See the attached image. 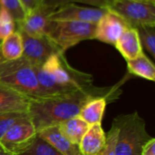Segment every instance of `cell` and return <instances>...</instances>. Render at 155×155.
<instances>
[{"instance_id":"obj_1","label":"cell","mask_w":155,"mask_h":155,"mask_svg":"<svg viewBox=\"0 0 155 155\" xmlns=\"http://www.w3.org/2000/svg\"><path fill=\"white\" fill-rule=\"evenodd\" d=\"M113 94L104 88L79 90L74 93L30 98L28 105V115L35 126L36 133L78 116L84 104L97 96H108Z\"/></svg>"},{"instance_id":"obj_2","label":"cell","mask_w":155,"mask_h":155,"mask_svg":"<svg viewBox=\"0 0 155 155\" xmlns=\"http://www.w3.org/2000/svg\"><path fill=\"white\" fill-rule=\"evenodd\" d=\"M34 68L45 96L70 94L93 86V76L73 68L64 53L53 54L42 65Z\"/></svg>"},{"instance_id":"obj_3","label":"cell","mask_w":155,"mask_h":155,"mask_svg":"<svg viewBox=\"0 0 155 155\" xmlns=\"http://www.w3.org/2000/svg\"><path fill=\"white\" fill-rule=\"evenodd\" d=\"M114 122L118 127L116 155H142L145 144L153 138L146 131L144 120L134 112L120 115Z\"/></svg>"},{"instance_id":"obj_4","label":"cell","mask_w":155,"mask_h":155,"mask_svg":"<svg viewBox=\"0 0 155 155\" xmlns=\"http://www.w3.org/2000/svg\"><path fill=\"white\" fill-rule=\"evenodd\" d=\"M0 83L29 98L45 96L34 66L24 56L0 63Z\"/></svg>"},{"instance_id":"obj_5","label":"cell","mask_w":155,"mask_h":155,"mask_svg":"<svg viewBox=\"0 0 155 155\" xmlns=\"http://www.w3.org/2000/svg\"><path fill=\"white\" fill-rule=\"evenodd\" d=\"M95 25L76 21H53L46 36L64 53L82 41L92 40Z\"/></svg>"},{"instance_id":"obj_6","label":"cell","mask_w":155,"mask_h":155,"mask_svg":"<svg viewBox=\"0 0 155 155\" xmlns=\"http://www.w3.org/2000/svg\"><path fill=\"white\" fill-rule=\"evenodd\" d=\"M121 16L129 27L155 26V1L113 0L107 7Z\"/></svg>"},{"instance_id":"obj_7","label":"cell","mask_w":155,"mask_h":155,"mask_svg":"<svg viewBox=\"0 0 155 155\" xmlns=\"http://www.w3.org/2000/svg\"><path fill=\"white\" fill-rule=\"evenodd\" d=\"M37 133L30 118H26L14 124L0 139L3 151L13 155L25 152L35 142Z\"/></svg>"},{"instance_id":"obj_8","label":"cell","mask_w":155,"mask_h":155,"mask_svg":"<svg viewBox=\"0 0 155 155\" xmlns=\"http://www.w3.org/2000/svg\"><path fill=\"white\" fill-rule=\"evenodd\" d=\"M20 33L23 39V56L34 67L42 65L53 54L62 53L46 35L32 36Z\"/></svg>"},{"instance_id":"obj_9","label":"cell","mask_w":155,"mask_h":155,"mask_svg":"<svg viewBox=\"0 0 155 155\" xmlns=\"http://www.w3.org/2000/svg\"><path fill=\"white\" fill-rule=\"evenodd\" d=\"M55 8L39 5L25 13L24 18L16 24V30L32 36L46 35L53 20L51 15Z\"/></svg>"},{"instance_id":"obj_10","label":"cell","mask_w":155,"mask_h":155,"mask_svg":"<svg viewBox=\"0 0 155 155\" xmlns=\"http://www.w3.org/2000/svg\"><path fill=\"white\" fill-rule=\"evenodd\" d=\"M128 27V25L121 16L106 8L104 14L95 25L94 39L115 45L122 34Z\"/></svg>"},{"instance_id":"obj_11","label":"cell","mask_w":155,"mask_h":155,"mask_svg":"<svg viewBox=\"0 0 155 155\" xmlns=\"http://www.w3.org/2000/svg\"><path fill=\"white\" fill-rule=\"evenodd\" d=\"M105 11L106 8L68 4L55 8L51 15V19L53 21H76L96 25Z\"/></svg>"},{"instance_id":"obj_12","label":"cell","mask_w":155,"mask_h":155,"mask_svg":"<svg viewBox=\"0 0 155 155\" xmlns=\"http://www.w3.org/2000/svg\"><path fill=\"white\" fill-rule=\"evenodd\" d=\"M37 136L49 143L62 155H83L79 145L73 143L58 130L57 125L45 128L37 133Z\"/></svg>"},{"instance_id":"obj_13","label":"cell","mask_w":155,"mask_h":155,"mask_svg":"<svg viewBox=\"0 0 155 155\" xmlns=\"http://www.w3.org/2000/svg\"><path fill=\"white\" fill-rule=\"evenodd\" d=\"M30 98L0 83V114L28 111Z\"/></svg>"},{"instance_id":"obj_14","label":"cell","mask_w":155,"mask_h":155,"mask_svg":"<svg viewBox=\"0 0 155 155\" xmlns=\"http://www.w3.org/2000/svg\"><path fill=\"white\" fill-rule=\"evenodd\" d=\"M114 46L126 61L134 59L143 53L137 29L133 27H128L122 34Z\"/></svg>"},{"instance_id":"obj_15","label":"cell","mask_w":155,"mask_h":155,"mask_svg":"<svg viewBox=\"0 0 155 155\" xmlns=\"http://www.w3.org/2000/svg\"><path fill=\"white\" fill-rule=\"evenodd\" d=\"M106 134L101 124L90 125L79 144L83 155H96L104 146Z\"/></svg>"},{"instance_id":"obj_16","label":"cell","mask_w":155,"mask_h":155,"mask_svg":"<svg viewBox=\"0 0 155 155\" xmlns=\"http://www.w3.org/2000/svg\"><path fill=\"white\" fill-rule=\"evenodd\" d=\"M23 56V39L21 33L15 30L0 41V63L13 61Z\"/></svg>"},{"instance_id":"obj_17","label":"cell","mask_w":155,"mask_h":155,"mask_svg":"<svg viewBox=\"0 0 155 155\" xmlns=\"http://www.w3.org/2000/svg\"><path fill=\"white\" fill-rule=\"evenodd\" d=\"M107 104V96H97L87 102L78 116L89 125L101 124Z\"/></svg>"},{"instance_id":"obj_18","label":"cell","mask_w":155,"mask_h":155,"mask_svg":"<svg viewBox=\"0 0 155 155\" xmlns=\"http://www.w3.org/2000/svg\"><path fill=\"white\" fill-rule=\"evenodd\" d=\"M59 132L70 142L79 145L90 125L79 116L70 118L57 125Z\"/></svg>"},{"instance_id":"obj_19","label":"cell","mask_w":155,"mask_h":155,"mask_svg":"<svg viewBox=\"0 0 155 155\" xmlns=\"http://www.w3.org/2000/svg\"><path fill=\"white\" fill-rule=\"evenodd\" d=\"M127 67L129 73L149 81L155 80L154 64L144 53H142L134 59L127 61Z\"/></svg>"},{"instance_id":"obj_20","label":"cell","mask_w":155,"mask_h":155,"mask_svg":"<svg viewBox=\"0 0 155 155\" xmlns=\"http://www.w3.org/2000/svg\"><path fill=\"white\" fill-rule=\"evenodd\" d=\"M113 0H41L40 5L53 7V8H58L60 6L68 5V4H76L81 3L90 6L94 7H100V8H107Z\"/></svg>"},{"instance_id":"obj_21","label":"cell","mask_w":155,"mask_h":155,"mask_svg":"<svg viewBox=\"0 0 155 155\" xmlns=\"http://www.w3.org/2000/svg\"><path fill=\"white\" fill-rule=\"evenodd\" d=\"M143 49L155 57V26H141L136 28Z\"/></svg>"},{"instance_id":"obj_22","label":"cell","mask_w":155,"mask_h":155,"mask_svg":"<svg viewBox=\"0 0 155 155\" xmlns=\"http://www.w3.org/2000/svg\"><path fill=\"white\" fill-rule=\"evenodd\" d=\"M28 113L26 112H12L0 114V139L2 136L15 124L28 118Z\"/></svg>"},{"instance_id":"obj_23","label":"cell","mask_w":155,"mask_h":155,"mask_svg":"<svg viewBox=\"0 0 155 155\" xmlns=\"http://www.w3.org/2000/svg\"><path fill=\"white\" fill-rule=\"evenodd\" d=\"M19 155H62L49 143L36 136L33 144L23 153Z\"/></svg>"},{"instance_id":"obj_24","label":"cell","mask_w":155,"mask_h":155,"mask_svg":"<svg viewBox=\"0 0 155 155\" xmlns=\"http://www.w3.org/2000/svg\"><path fill=\"white\" fill-rule=\"evenodd\" d=\"M16 30V24L12 15L3 7H0V41Z\"/></svg>"},{"instance_id":"obj_25","label":"cell","mask_w":155,"mask_h":155,"mask_svg":"<svg viewBox=\"0 0 155 155\" xmlns=\"http://www.w3.org/2000/svg\"><path fill=\"white\" fill-rule=\"evenodd\" d=\"M0 7H3L8 11L14 18L15 24L19 23L25 15V11L20 0H0Z\"/></svg>"},{"instance_id":"obj_26","label":"cell","mask_w":155,"mask_h":155,"mask_svg":"<svg viewBox=\"0 0 155 155\" xmlns=\"http://www.w3.org/2000/svg\"><path fill=\"white\" fill-rule=\"evenodd\" d=\"M118 136V127L113 122L112 127L106 135V141L103 149L96 155H116V143Z\"/></svg>"},{"instance_id":"obj_27","label":"cell","mask_w":155,"mask_h":155,"mask_svg":"<svg viewBox=\"0 0 155 155\" xmlns=\"http://www.w3.org/2000/svg\"><path fill=\"white\" fill-rule=\"evenodd\" d=\"M40 1L41 0H20L25 13L31 11L32 9L35 8L36 6H38L40 5Z\"/></svg>"},{"instance_id":"obj_28","label":"cell","mask_w":155,"mask_h":155,"mask_svg":"<svg viewBox=\"0 0 155 155\" xmlns=\"http://www.w3.org/2000/svg\"><path fill=\"white\" fill-rule=\"evenodd\" d=\"M142 155H155V139L152 138L144 146Z\"/></svg>"},{"instance_id":"obj_29","label":"cell","mask_w":155,"mask_h":155,"mask_svg":"<svg viewBox=\"0 0 155 155\" xmlns=\"http://www.w3.org/2000/svg\"><path fill=\"white\" fill-rule=\"evenodd\" d=\"M0 155H13V154L8 153L5 152V151H3V150H0Z\"/></svg>"},{"instance_id":"obj_30","label":"cell","mask_w":155,"mask_h":155,"mask_svg":"<svg viewBox=\"0 0 155 155\" xmlns=\"http://www.w3.org/2000/svg\"><path fill=\"white\" fill-rule=\"evenodd\" d=\"M0 150H2V148H1V147H0Z\"/></svg>"},{"instance_id":"obj_31","label":"cell","mask_w":155,"mask_h":155,"mask_svg":"<svg viewBox=\"0 0 155 155\" xmlns=\"http://www.w3.org/2000/svg\"><path fill=\"white\" fill-rule=\"evenodd\" d=\"M153 1H155V0H153Z\"/></svg>"}]
</instances>
